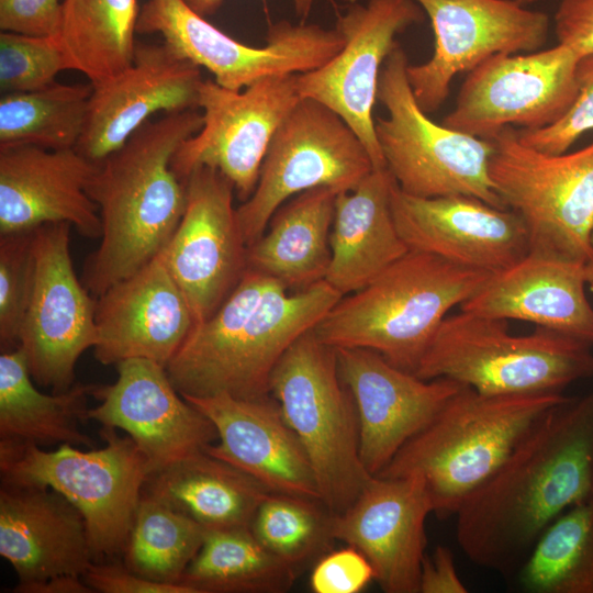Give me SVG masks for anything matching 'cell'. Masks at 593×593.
Instances as JSON below:
<instances>
[{"instance_id": "cell-43", "label": "cell", "mask_w": 593, "mask_h": 593, "mask_svg": "<svg viewBox=\"0 0 593 593\" xmlns=\"http://www.w3.org/2000/svg\"><path fill=\"white\" fill-rule=\"evenodd\" d=\"M61 3L58 0H0V29L37 36H58Z\"/></svg>"}, {"instance_id": "cell-37", "label": "cell", "mask_w": 593, "mask_h": 593, "mask_svg": "<svg viewBox=\"0 0 593 593\" xmlns=\"http://www.w3.org/2000/svg\"><path fill=\"white\" fill-rule=\"evenodd\" d=\"M205 532L192 518L142 493L123 551L124 566L152 581L180 584Z\"/></svg>"}, {"instance_id": "cell-25", "label": "cell", "mask_w": 593, "mask_h": 593, "mask_svg": "<svg viewBox=\"0 0 593 593\" xmlns=\"http://www.w3.org/2000/svg\"><path fill=\"white\" fill-rule=\"evenodd\" d=\"M98 168L75 148L0 147V234L67 223L100 238L99 209L87 192Z\"/></svg>"}, {"instance_id": "cell-28", "label": "cell", "mask_w": 593, "mask_h": 593, "mask_svg": "<svg viewBox=\"0 0 593 593\" xmlns=\"http://www.w3.org/2000/svg\"><path fill=\"white\" fill-rule=\"evenodd\" d=\"M585 284V264L528 254L491 275L460 311L525 321L593 345V307Z\"/></svg>"}, {"instance_id": "cell-14", "label": "cell", "mask_w": 593, "mask_h": 593, "mask_svg": "<svg viewBox=\"0 0 593 593\" xmlns=\"http://www.w3.org/2000/svg\"><path fill=\"white\" fill-rule=\"evenodd\" d=\"M296 75L268 76L239 91L203 79L198 90L203 124L174 155L177 176L183 181L197 167L214 168L246 201L257 186L275 133L301 99Z\"/></svg>"}, {"instance_id": "cell-17", "label": "cell", "mask_w": 593, "mask_h": 593, "mask_svg": "<svg viewBox=\"0 0 593 593\" xmlns=\"http://www.w3.org/2000/svg\"><path fill=\"white\" fill-rule=\"evenodd\" d=\"M424 20L425 12L414 0L349 4L335 24L344 47L324 66L296 75L301 98L314 99L336 112L363 143L373 169L385 168L372 114L381 68L396 35Z\"/></svg>"}, {"instance_id": "cell-21", "label": "cell", "mask_w": 593, "mask_h": 593, "mask_svg": "<svg viewBox=\"0 0 593 593\" xmlns=\"http://www.w3.org/2000/svg\"><path fill=\"white\" fill-rule=\"evenodd\" d=\"M336 354L340 378L356 405L360 459L373 475L462 385L447 378L421 379L370 349L337 348Z\"/></svg>"}, {"instance_id": "cell-22", "label": "cell", "mask_w": 593, "mask_h": 593, "mask_svg": "<svg viewBox=\"0 0 593 593\" xmlns=\"http://www.w3.org/2000/svg\"><path fill=\"white\" fill-rule=\"evenodd\" d=\"M430 513L422 478L372 475L346 511L332 515L331 534L369 560L384 592L419 593Z\"/></svg>"}, {"instance_id": "cell-41", "label": "cell", "mask_w": 593, "mask_h": 593, "mask_svg": "<svg viewBox=\"0 0 593 593\" xmlns=\"http://www.w3.org/2000/svg\"><path fill=\"white\" fill-rule=\"evenodd\" d=\"M578 79L579 92L569 110L551 125L518 131L522 143L546 154H562L593 130V55L581 58Z\"/></svg>"}, {"instance_id": "cell-10", "label": "cell", "mask_w": 593, "mask_h": 593, "mask_svg": "<svg viewBox=\"0 0 593 593\" xmlns=\"http://www.w3.org/2000/svg\"><path fill=\"white\" fill-rule=\"evenodd\" d=\"M490 142L489 174L505 203L523 219L529 254L586 264L593 256V143L546 154L506 127Z\"/></svg>"}, {"instance_id": "cell-19", "label": "cell", "mask_w": 593, "mask_h": 593, "mask_svg": "<svg viewBox=\"0 0 593 593\" xmlns=\"http://www.w3.org/2000/svg\"><path fill=\"white\" fill-rule=\"evenodd\" d=\"M115 366L113 383L96 384L92 396L99 404L88 418L124 430L146 458L149 474L216 441L213 423L179 393L166 367L138 358Z\"/></svg>"}, {"instance_id": "cell-39", "label": "cell", "mask_w": 593, "mask_h": 593, "mask_svg": "<svg viewBox=\"0 0 593 593\" xmlns=\"http://www.w3.org/2000/svg\"><path fill=\"white\" fill-rule=\"evenodd\" d=\"M71 69L58 36L0 33V91L29 92L53 85Z\"/></svg>"}, {"instance_id": "cell-15", "label": "cell", "mask_w": 593, "mask_h": 593, "mask_svg": "<svg viewBox=\"0 0 593 593\" xmlns=\"http://www.w3.org/2000/svg\"><path fill=\"white\" fill-rule=\"evenodd\" d=\"M67 223L34 231V280L20 331L34 382L53 392L75 384L80 356L97 343L96 300L74 269Z\"/></svg>"}, {"instance_id": "cell-44", "label": "cell", "mask_w": 593, "mask_h": 593, "mask_svg": "<svg viewBox=\"0 0 593 593\" xmlns=\"http://www.w3.org/2000/svg\"><path fill=\"white\" fill-rule=\"evenodd\" d=\"M82 579L101 593H193L184 585L152 581L115 563L92 562Z\"/></svg>"}, {"instance_id": "cell-36", "label": "cell", "mask_w": 593, "mask_h": 593, "mask_svg": "<svg viewBox=\"0 0 593 593\" xmlns=\"http://www.w3.org/2000/svg\"><path fill=\"white\" fill-rule=\"evenodd\" d=\"M92 86L54 82L40 90L2 94L0 147L75 148L83 133Z\"/></svg>"}, {"instance_id": "cell-48", "label": "cell", "mask_w": 593, "mask_h": 593, "mask_svg": "<svg viewBox=\"0 0 593 593\" xmlns=\"http://www.w3.org/2000/svg\"><path fill=\"white\" fill-rule=\"evenodd\" d=\"M183 2L201 16L215 13L222 5L223 0H183ZM295 13L302 19L310 14L314 0H292Z\"/></svg>"}, {"instance_id": "cell-46", "label": "cell", "mask_w": 593, "mask_h": 593, "mask_svg": "<svg viewBox=\"0 0 593 593\" xmlns=\"http://www.w3.org/2000/svg\"><path fill=\"white\" fill-rule=\"evenodd\" d=\"M466 585L458 575L452 551L437 546L425 555L419 575V593H466Z\"/></svg>"}, {"instance_id": "cell-40", "label": "cell", "mask_w": 593, "mask_h": 593, "mask_svg": "<svg viewBox=\"0 0 593 593\" xmlns=\"http://www.w3.org/2000/svg\"><path fill=\"white\" fill-rule=\"evenodd\" d=\"M34 230L0 234V348L19 346L34 280Z\"/></svg>"}, {"instance_id": "cell-1", "label": "cell", "mask_w": 593, "mask_h": 593, "mask_svg": "<svg viewBox=\"0 0 593 593\" xmlns=\"http://www.w3.org/2000/svg\"><path fill=\"white\" fill-rule=\"evenodd\" d=\"M593 495V393L550 409L457 510L456 539L474 564L514 575L544 530Z\"/></svg>"}, {"instance_id": "cell-4", "label": "cell", "mask_w": 593, "mask_h": 593, "mask_svg": "<svg viewBox=\"0 0 593 593\" xmlns=\"http://www.w3.org/2000/svg\"><path fill=\"white\" fill-rule=\"evenodd\" d=\"M562 393L483 394L461 385L419 433L376 475L423 479L439 518L455 516Z\"/></svg>"}, {"instance_id": "cell-20", "label": "cell", "mask_w": 593, "mask_h": 593, "mask_svg": "<svg viewBox=\"0 0 593 593\" xmlns=\"http://www.w3.org/2000/svg\"><path fill=\"white\" fill-rule=\"evenodd\" d=\"M391 206L398 232L410 250L491 275L529 254L526 225L512 209L463 194L412 197L403 193L396 182Z\"/></svg>"}, {"instance_id": "cell-13", "label": "cell", "mask_w": 593, "mask_h": 593, "mask_svg": "<svg viewBox=\"0 0 593 593\" xmlns=\"http://www.w3.org/2000/svg\"><path fill=\"white\" fill-rule=\"evenodd\" d=\"M581 58L560 43L493 56L469 72L443 124L485 141L506 127L533 131L551 125L578 96Z\"/></svg>"}, {"instance_id": "cell-51", "label": "cell", "mask_w": 593, "mask_h": 593, "mask_svg": "<svg viewBox=\"0 0 593 593\" xmlns=\"http://www.w3.org/2000/svg\"><path fill=\"white\" fill-rule=\"evenodd\" d=\"M591 244H592V247H593V232H592V235H591Z\"/></svg>"}, {"instance_id": "cell-34", "label": "cell", "mask_w": 593, "mask_h": 593, "mask_svg": "<svg viewBox=\"0 0 593 593\" xmlns=\"http://www.w3.org/2000/svg\"><path fill=\"white\" fill-rule=\"evenodd\" d=\"M296 572L250 528L206 529L180 584L193 593H281L292 586Z\"/></svg>"}, {"instance_id": "cell-6", "label": "cell", "mask_w": 593, "mask_h": 593, "mask_svg": "<svg viewBox=\"0 0 593 593\" xmlns=\"http://www.w3.org/2000/svg\"><path fill=\"white\" fill-rule=\"evenodd\" d=\"M591 346L538 326L512 335L506 320L460 311L444 318L414 374L451 379L483 394L562 393L593 377Z\"/></svg>"}, {"instance_id": "cell-29", "label": "cell", "mask_w": 593, "mask_h": 593, "mask_svg": "<svg viewBox=\"0 0 593 593\" xmlns=\"http://www.w3.org/2000/svg\"><path fill=\"white\" fill-rule=\"evenodd\" d=\"M394 183L387 168L373 169L336 195L325 280L343 295L366 287L410 250L392 214Z\"/></svg>"}, {"instance_id": "cell-27", "label": "cell", "mask_w": 593, "mask_h": 593, "mask_svg": "<svg viewBox=\"0 0 593 593\" xmlns=\"http://www.w3.org/2000/svg\"><path fill=\"white\" fill-rule=\"evenodd\" d=\"M0 555L19 582L12 592L52 577H82L94 562L86 521L63 495L44 486L1 483Z\"/></svg>"}, {"instance_id": "cell-45", "label": "cell", "mask_w": 593, "mask_h": 593, "mask_svg": "<svg viewBox=\"0 0 593 593\" xmlns=\"http://www.w3.org/2000/svg\"><path fill=\"white\" fill-rule=\"evenodd\" d=\"M558 43L582 57L593 55V0H560L555 14Z\"/></svg>"}, {"instance_id": "cell-38", "label": "cell", "mask_w": 593, "mask_h": 593, "mask_svg": "<svg viewBox=\"0 0 593 593\" xmlns=\"http://www.w3.org/2000/svg\"><path fill=\"white\" fill-rule=\"evenodd\" d=\"M331 517L320 501L270 492L258 506L250 530L267 550L298 571L326 553L334 540Z\"/></svg>"}, {"instance_id": "cell-24", "label": "cell", "mask_w": 593, "mask_h": 593, "mask_svg": "<svg viewBox=\"0 0 593 593\" xmlns=\"http://www.w3.org/2000/svg\"><path fill=\"white\" fill-rule=\"evenodd\" d=\"M195 325L159 254L96 298L93 354L103 365L138 358L167 367Z\"/></svg>"}, {"instance_id": "cell-31", "label": "cell", "mask_w": 593, "mask_h": 593, "mask_svg": "<svg viewBox=\"0 0 593 593\" xmlns=\"http://www.w3.org/2000/svg\"><path fill=\"white\" fill-rule=\"evenodd\" d=\"M338 193L328 187L301 192L284 202L247 251V267L290 289L324 280L331 261V232Z\"/></svg>"}, {"instance_id": "cell-5", "label": "cell", "mask_w": 593, "mask_h": 593, "mask_svg": "<svg viewBox=\"0 0 593 593\" xmlns=\"http://www.w3.org/2000/svg\"><path fill=\"white\" fill-rule=\"evenodd\" d=\"M490 276L409 250L366 287L343 295L313 331L335 349H370L415 373L447 313Z\"/></svg>"}, {"instance_id": "cell-16", "label": "cell", "mask_w": 593, "mask_h": 593, "mask_svg": "<svg viewBox=\"0 0 593 593\" xmlns=\"http://www.w3.org/2000/svg\"><path fill=\"white\" fill-rule=\"evenodd\" d=\"M414 1L429 18L434 52L423 64H409L406 76L427 114L444 104L458 74L496 55L536 52L547 42L549 16L515 0Z\"/></svg>"}, {"instance_id": "cell-12", "label": "cell", "mask_w": 593, "mask_h": 593, "mask_svg": "<svg viewBox=\"0 0 593 593\" xmlns=\"http://www.w3.org/2000/svg\"><path fill=\"white\" fill-rule=\"evenodd\" d=\"M136 33L160 34L178 55L236 91L268 76L317 69L345 45L336 27L280 21L269 26L265 46H248L209 23L183 0H147L139 9Z\"/></svg>"}, {"instance_id": "cell-32", "label": "cell", "mask_w": 593, "mask_h": 593, "mask_svg": "<svg viewBox=\"0 0 593 593\" xmlns=\"http://www.w3.org/2000/svg\"><path fill=\"white\" fill-rule=\"evenodd\" d=\"M96 384L75 383L64 392L37 390L24 351L0 355V440L93 447L79 425L89 419L87 401Z\"/></svg>"}, {"instance_id": "cell-23", "label": "cell", "mask_w": 593, "mask_h": 593, "mask_svg": "<svg viewBox=\"0 0 593 593\" xmlns=\"http://www.w3.org/2000/svg\"><path fill=\"white\" fill-rule=\"evenodd\" d=\"M200 67L166 43L136 42L130 67L92 86L83 133L75 147L101 163L157 112L198 108Z\"/></svg>"}, {"instance_id": "cell-7", "label": "cell", "mask_w": 593, "mask_h": 593, "mask_svg": "<svg viewBox=\"0 0 593 593\" xmlns=\"http://www.w3.org/2000/svg\"><path fill=\"white\" fill-rule=\"evenodd\" d=\"M269 393L309 458L321 502L343 513L373 474L360 459L358 415L336 349L313 329L303 334L273 369Z\"/></svg>"}, {"instance_id": "cell-8", "label": "cell", "mask_w": 593, "mask_h": 593, "mask_svg": "<svg viewBox=\"0 0 593 593\" xmlns=\"http://www.w3.org/2000/svg\"><path fill=\"white\" fill-rule=\"evenodd\" d=\"M103 448L0 440L1 483L49 488L83 516L94 562L123 553L149 475L146 458L130 436L102 426Z\"/></svg>"}, {"instance_id": "cell-18", "label": "cell", "mask_w": 593, "mask_h": 593, "mask_svg": "<svg viewBox=\"0 0 593 593\" xmlns=\"http://www.w3.org/2000/svg\"><path fill=\"white\" fill-rule=\"evenodd\" d=\"M183 182L186 208L160 254L198 324L216 311L243 277L248 245L233 205L235 189L225 176L200 166Z\"/></svg>"}, {"instance_id": "cell-26", "label": "cell", "mask_w": 593, "mask_h": 593, "mask_svg": "<svg viewBox=\"0 0 593 593\" xmlns=\"http://www.w3.org/2000/svg\"><path fill=\"white\" fill-rule=\"evenodd\" d=\"M269 395L183 398L217 432L216 441L205 449L209 455L249 474L270 492L321 502L309 458L278 403Z\"/></svg>"}, {"instance_id": "cell-2", "label": "cell", "mask_w": 593, "mask_h": 593, "mask_svg": "<svg viewBox=\"0 0 593 593\" xmlns=\"http://www.w3.org/2000/svg\"><path fill=\"white\" fill-rule=\"evenodd\" d=\"M342 296L325 279L292 293L247 267L216 311L193 327L167 365L168 376L182 396L269 395L283 354Z\"/></svg>"}, {"instance_id": "cell-49", "label": "cell", "mask_w": 593, "mask_h": 593, "mask_svg": "<svg viewBox=\"0 0 593 593\" xmlns=\"http://www.w3.org/2000/svg\"><path fill=\"white\" fill-rule=\"evenodd\" d=\"M586 284L593 292V256L585 264Z\"/></svg>"}, {"instance_id": "cell-9", "label": "cell", "mask_w": 593, "mask_h": 593, "mask_svg": "<svg viewBox=\"0 0 593 593\" xmlns=\"http://www.w3.org/2000/svg\"><path fill=\"white\" fill-rule=\"evenodd\" d=\"M407 65L396 42L378 83L377 99L388 116L374 119L385 168L400 190L417 198L471 195L505 209L489 174L492 143L433 122L414 97Z\"/></svg>"}, {"instance_id": "cell-3", "label": "cell", "mask_w": 593, "mask_h": 593, "mask_svg": "<svg viewBox=\"0 0 593 593\" xmlns=\"http://www.w3.org/2000/svg\"><path fill=\"white\" fill-rule=\"evenodd\" d=\"M197 109L147 121L101 163L87 192L98 205L101 236L87 258L82 282L98 296L159 255L184 208L186 186L171 161L180 145L200 131Z\"/></svg>"}, {"instance_id": "cell-11", "label": "cell", "mask_w": 593, "mask_h": 593, "mask_svg": "<svg viewBox=\"0 0 593 593\" xmlns=\"http://www.w3.org/2000/svg\"><path fill=\"white\" fill-rule=\"evenodd\" d=\"M372 170L355 131L328 107L301 98L273 135L253 194L236 208L247 245L294 195L317 187L349 191Z\"/></svg>"}, {"instance_id": "cell-47", "label": "cell", "mask_w": 593, "mask_h": 593, "mask_svg": "<svg viewBox=\"0 0 593 593\" xmlns=\"http://www.w3.org/2000/svg\"><path fill=\"white\" fill-rule=\"evenodd\" d=\"M93 590L83 581L82 577L61 574L52 577L42 582L26 585L15 593H91Z\"/></svg>"}, {"instance_id": "cell-35", "label": "cell", "mask_w": 593, "mask_h": 593, "mask_svg": "<svg viewBox=\"0 0 593 593\" xmlns=\"http://www.w3.org/2000/svg\"><path fill=\"white\" fill-rule=\"evenodd\" d=\"M515 575L527 593H593V495L544 530Z\"/></svg>"}, {"instance_id": "cell-50", "label": "cell", "mask_w": 593, "mask_h": 593, "mask_svg": "<svg viewBox=\"0 0 593 593\" xmlns=\"http://www.w3.org/2000/svg\"><path fill=\"white\" fill-rule=\"evenodd\" d=\"M515 1H517L518 3L527 7L528 4L536 3V2H539V1H542V0H515Z\"/></svg>"}, {"instance_id": "cell-30", "label": "cell", "mask_w": 593, "mask_h": 593, "mask_svg": "<svg viewBox=\"0 0 593 593\" xmlns=\"http://www.w3.org/2000/svg\"><path fill=\"white\" fill-rule=\"evenodd\" d=\"M142 493L184 514L205 529L250 528L270 491L205 450L148 475Z\"/></svg>"}, {"instance_id": "cell-42", "label": "cell", "mask_w": 593, "mask_h": 593, "mask_svg": "<svg viewBox=\"0 0 593 593\" xmlns=\"http://www.w3.org/2000/svg\"><path fill=\"white\" fill-rule=\"evenodd\" d=\"M374 580L369 560L356 548L347 546L318 558L310 585L314 593H358Z\"/></svg>"}, {"instance_id": "cell-33", "label": "cell", "mask_w": 593, "mask_h": 593, "mask_svg": "<svg viewBox=\"0 0 593 593\" xmlns=\"http://www.w3.org/2000/svg\"><path fill=\"white\" fill-rule=\"evenodd\" d=\"M138 14L137 0H64L58 38L70 68L94 86L130 67Z\"/></svg>"}]
</instances>
